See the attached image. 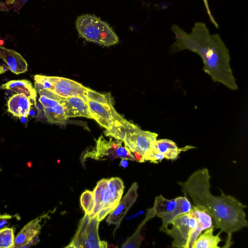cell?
Instances as JSON below:
<instances>
[{
  "label": "cell",
  "instance_id": "1",
  "mask_svg": "<svg viewBox=\"0 0 248 248\" xmlns=\"http://www.w3.org/2000/svg\"><path fill=\"white\" fill-rule=\"evenodd\" d=\"M211 176L207 168L198 170L190 175L185 182H178L182 191L190 198L194 206L205 209L211 217L215 228L227 234L225 245L228 248L233 244L232 234L248 226L244 209L246 205L231 195H225L221 190L220 196L212 195L210 188Z\"/></svg>",
  "mask_w": 248,
  "mask_h": 248
},
{
  "label": "cell",
  "instance_id": "2",
  "mask_svg": "<svg viewBox=\"0 0 248 248\" xmlns=\"http://www.w3.org/2000/svg\"><path fill=\"white\" fill-rule=\"evenodd\" d=\"M171 30L175 41L169 52L187 49L198 54L203 62V70L214 82L222 83L229 89L237 90L238 86L231 69L228 48L218 33L211 34L203 22H195L190 33L176 24Z\"/></svg>",
  "mask_w": 248,
  "mask_h": 248
},
{
  "label": "cell",
  "instance_id": "3",
  "mask_svg": "<svg viewBox=\"0 0 248 248\" xmlns=\"http://www.w3.org/2000/svg\"><path fill=\"white\" fill-rule=\"evenodd\" d=\"M104 133L107 136L122 140L131 153H138L142 156L144 161L152 162L154 145L158 136L157 133L141 130L124 118L112 129L106 130Z\"/></svg>",
  "mask_w": 248,
  "mask_h": 248
},
{
  "label": "cell",
  "instance_id": "4",
  "mask_svg": "<svg viewBox=\"0 0 248 248\" xmlns=\"http://www.w3.org/2000/svg\"><path fill=\"white\" fill-rule=\"evenodd\" d=\"M76 26L80 36L88 41L105 46L114 45L119 42L117 34L109 26L93 15L79 16Z\"/></svg>",
  "mask_w": 248,
  "mask_h": 248
},
{
  "label": "cell",
  "instance_id": "5",
  "mask_svg": "<svg viewBox=\"0 0 248 248\" xmlns=\"http://www.w3.org/2000/svg\"><path fill=\"white\" fill-rule=\"evenodd\" d=\"M95 141V147L84 154V159L89 157L97 160L109 159L112 161L119 157L122 159L135 160L129 148L126 145H122L123 142L122 140H113L111 137L108 141L101 135Z\"/></svg>",
  "mask_w": 248,
  "mask_h": 248
},
{
  "label": "cell",
  "instance_id": "6",
  "mask_svg": "<svg viewBox=\"0 0 248 248\" xmlns=\"http://www.w3.org/2000/svg\"><path fill=\"white\" fill-rule=\"evenodd\" d=\"M171 224V228L165 233L173 238L171 247L191 248L190 240L198 225L196 219L188 212L178 216Z\"/></svg>",
  "mask_w": 248,
  "mask_h": 248
},
{
  "label": "cell",
  "instance_id": "7",
  "mask_svg": "<svg viewBox=\"0 0 248 248\" xmlns=\"http://www.w3.org/2000/svg\"><path fill=\"white\" fill-rule=\"evenodd\" d=\"M99 221L97 215L90 218L85 214L80 221L76 234L66 248H101V242L99 238L98 229Z\"/></svg>",
  "mask_w": 248,
  "mask_h": 248
},
{
  "label": "cell",
  "instance_id": "8",
  "mask_svg": "<svg viewBox=\"0 0 248 248\" xmlns=\"http://www.w3.org/2000/svg\"><path fill=\"white\" fill-rule=\"evenodd\" d=\"M51 87L49 91L61 98L79 97L86 102L85 96L87 88L81 84L65 78L46 76Z\"/></svg>",
  "mask_w": 248,
  "mask_h": 248
},
{
  "label": "cell",
  "instance_id": "9",
  "mask_svg": "<svg viewBox=\"0 0 248 248\" xmlns=\"http://www.w3.org/2000/svg\"><path fill=\"white\" fill-rule=\"evenodd\" d=\"M86 102L93 119L106 130L112 129L122 118L116 111L113 105L103 104L89 99Z\"/></svg>",
  "mask_w": 248,
  "mask_h": 248
},
{
  "label": "cell",
  "instance_id": "10",
  "mask_svg": "<svg viewBox=\"0 0 248 248\" xmlns=\"http://www.w3.org/2000/svg\"><path fill=\"white\" fill-rule=\"evenodd\" d=\"M138 188L137 183H134L122 201L120 202L117 207L109 213L106 221L109 225H115L114 232L119 227L121 221L129 208L136 202L138 196Z\"/></svg>",
  "mask_w": 248,
  "mask_h": 248
},
{
  "label": "cell",
  "instance_id": "11",
  "mask_svg": "<svg viewBox=\"0 0 248 248\" xmlns=\"http://www.w3.org/2000/svg\"><path fill=\"white\" fill-rule=\"evenodd\" d=\"M94 198V207L90 217L97 215L100 222L111 211L109 209V197L108 188V179L99 181L93 191Z\"/></svg>",
  "mask_w": 248,
  "mask_h": 248
},
{
  "label": "cell",
  "instance_id": "12",
  "mask_svg": "<svg viewBox=\"0 0 248 248\" xmlns=\"http://www.w3.org/2000/svg\"><path fill=\"white\" fill-rule=\"evenodd\" d=\"M60 103L64 107L67 117H85L93 119L87 102L79 97L61 98Z\"/></svg>",
  "mask_w": 248,
  "mask_h": 248
},
{
  "label": "cell",
  "instance_id": "13",
  "mask_svg": "<svg viewBox=\"0 0 248 248\" xmlns=\"http://www.w3.org/2000/svg\"><path fill=\"white\" fill-rule=\"evenodd\" d=\"M0 58L6 62L11 72L16 75L24 73L28 70L26 60L13 50L0 46Z\"/></svg>",
  "mask_w": 248,
  "mask_h": 248
},
{
  "label": "cell",
  "instance_id": "14",
  "mask_svg": "<svg viewBox=\"0 0 248 248\" xmlns=\"http://www.w3.org/2000/svg\"><path fill=\"white\" fill-rule=\"evenodd\" d=\"M46 215L39 217L29 222L19 232L15 239L14 248H24L35 236L38 235L41 228L40 222Z\"/></svg>",
  "mask_w": 248,
  "mask_h": 248
},
{
  "label": "cell",
  "instance_id": "15",
  "mask_svg": "<svg viewBox=\"0 0 248 248\" xmlns=\"http://www.w3.org/2000/svg\"><path fill=\"white\" fill-rule=\"evenodd\" d=\"M176 206L172 212L165 214L157 215V217L162 219V225L159 229L160 232H165L168 229L169 224L178 216L190 212L192 208V204L186 197H178L175 198Z\"/></svg>",
  "mask_w": 248,
  "mask_h": 248
},
{
  "label": "cell",
  "instance_id": "16",
  "mask_svg": "<svg viewBox=\"0 0 248 248\" xmlns=\"http://www.w3.org/2000/svg\"><path fill=\"white\" fill-rule=\"evenodd\" d=\"M196 148L189 145L182 148H178L176 143L169 139L156 140L153 148V152L163 154L165 158L168 160L176 159L179 154L183 151Z\"/></svg>",
  "mask_w": 248,
  "mask_h": 248
},
{
  "label": "cell",
  "instance_id": "17",
  "mask_svg": "<svg viewBox=\"0 0 248 248\" xmlns=\"http://www.w3.org/2000/svg\"><path fill=\"white\" fill-rule=\"evenodd\" d=\"M8 111L14 116L28 117L32 105L31 99L23 93L13 94L7 101Z\"/></svg>",
  "mask_w": 248,
  "mask_h": 248
},
{
  "label": "cell",
  "instance_id": "18",
  "mask_svg": "<svg viewBox=\"0 0 248 248\" xmlns=\"http://www.w3.org/2000/svg\"><path fill=\"white\" fill-rule=\"evenodd\" d=\"M189 213L196 219L198 223L197 229L190 240V247L192 248L194 242L202 232L210 228L214 223L210 215L201 207L192 205L191 209Z\"/></svg>",
  "mask_w": 248,
  "mask_h": 248
},
{
  "label": "cell",
  "instance_id": "19",
  "mask_svg": "<svg viewBox=\"0 0 248 248\" xmlns=\"http://www.w3.org/2000/svg\"><path fill=\"white\" fill-rule=\"evenodd\" d=\"M214 228L215 226L213 225L206 229L203 233H201L194 242L192 248H220L218 245L221 241L219 235L222 232L220 231L217 235H214Z\"/></svg>",
  "mask_w": 248,
  "mask_h": 248
},
{
  "label": "cell",
  "instance_id": "20",
  "mask_svg": "<svg viewBox=\"0 0 248 248\" xmlns=\"http://www.w3.org/2000/svg\"><path fill=\"white\" fill-rule=\"evenodd\" d=\"M108 188L109 197V209L111 212L120 202L124 186L120 178L112 177L108 179Z\"/></svg>",
  "mask_w": 248,
  "mask_h": 248
},
{
  "label": "cell",
  "instance_id": "21",
  "mask_svg": "<svg viewBox=\"0 0 248 248\" xmlns=\"http://www.w3.org/2000/svg\"><path fill=\"white\" fill-rule=\"evenodd\" d=\"M43 111L47 121L51 124H64L68 119L64 107L61 104L52 107L43 108Z\"/></svg>",
  "mask_w": 248,
  "mask_h": 248
},
{
  "label": "cell",
  "instance_id": "22",
  "mask_svg": "<svg viewBox=\"0 0 248 248\" xmlns=\"http://www.w3.org/2000/svg\"><path fill=\"white\" fill-rule=\"evenodd\" d=\"M155 214L153 207L148 209L146 211V217L138 227L133 234L122 245V248H139L141 243L142 236L140 234L142 228L144 225L150 219L153 218Z\"/></svg>",
  "mask_w": 248,
  "mask_h": 248
},
{
  "label": "cell",
  "instance_id": "23",
  "mask_svg": "<svg viewBox=\"0 0 248 248\" xmlns=\"http://www.w3.org/2000/svg\"><path fill=\"white\" fill-rule=\"evenodd\" d=\"M176 199H167L162 195L155 198L154 204L153 207L155 215L169 213L173 211L176 208Z\"/></svg>",
  "mask_w": 248,
  "mask_h": 248
},
{
  "label": "cell",
  "instance_id": "24",
  "mask_svg": "<svg viewBox=\"0 0 248 248\" xmlns=\"http://www.w3.org/2000/svg\"><path fill=\"white\" fill-rule=\"evenodd\" d=\"M14 229L7 227L0 229V248H14Z\"/></svg>",
  "mask_w": 248,
  "mask_h": 248
},
{
  "label": "cell",
  "instance_id": "25",
  "mask_svg": "<svg viewBox=\"0 0 248 248\" xmlns=\"http://www.w3.org/2000/svg\"><path fill=\"white\" fill-rule=\"evenodd\" d=\"M80 203L85 214L90 216L93 213L94 207L93 192L88 190L83 192L80 197Z\"/></svg>",
  "mask_w": 248,
  "mask_h": 248
},
{
  "label": "cell",
  "instance_id": "26",
  "mask_svg": "<svg viewBox=\"0 0 248 248\" xmlns=\"http://www.w3.org/2000/svg\"><path fill=\"white\" fill-rule=\"evenodd\" d=\"M85 96L87 99L107 105H113L110 93L106 94H101L87 88Z\"/></svg>",
  "mask_w": 248,
  "mask_h": 248
},
{
  "label": "cell",
  "instance_id": "27",
  "mask_svg": "<svg viewBox=\"0 0 248 248\" xmlns=\"http://www.w3.org/2000/svg\"><path fill=\"white\" fill-rule=\"evenodd\" d=\"M10 90L16 92L17 93H23L26 96L34 101L35 105H36V90L32 87V84L27 85L18 86L11 88Z\"/></svg>",
  "mask_w": 248,
  "mask_h": 248
},
{
  "label": "cell",
  "instance_id": "28",
  "mask_svg": "<svg viewBox=\"0 0 248 248\" xmlns=\"http://www.w3.org/2000/svg\"><path fill=\"white\" fill-rule=\"evenodd\" d=\"M34 85L35 89L38 92L40 95H44L49 98L57 100L59 102L60 101L61 97L58 96L49 90L45 89L43 85L40 83L35 82Z\"/></svg>",
  "mask_w": 248,
  "mask_h": 248
},
{
  "label": "cell",
  "instance_id": "29",
  "mask_svg": "<svg viewBox=\"0 0 248 248\" xmlns=\"http://www.w3.org/2000/svg\"><path fill=\"white\" fill-rule=\"evenodd\" d=\"M30 84H31V83L26 79L11 80L5 84H3L0 88L2 89L8 90L18 86L27 85Z\"/></svg>",
  "mask_w": 248,
  "mask_h": 248
},
{
  "label": "cell",
  "instance_id": "30",
  "mask_svg": "<svg viewBox=\"0 0 248 248\" xmlns=\"http://www.w3.org/2000/svg\"><path fill=\"white\" fill-rule=\"evenodd\" d=\"M38 100L43 108H45L54 107L60 104L57 100L49 98L44 95H40Z\"/></svg>",
  "mask_w": 248,
  "mask_h": 248
},
{
  "label": "cell",
  "instance_id": "31",
  "mask_svg": "<svg viewBox=\"0 0 248 248\" xmlns=\"http://www.w3.org/2000/svg\"><path fill=\"white\" fill-rule=\"evenodd\" d=\"M203 1L204 6H205L206 10V12L209 16V18L210 21L211 22V23L212 24H213L214 25V26H215V27L216 28H218V25L217 23L216 22V21L215 20V18H214L213 15H212V14L211 13V11L210 10V8L209 6V4H208L207 0H203Z\"/></svg>",
  "mask_w": 248,
  "mask_h": 248
},
{
  "label": "cell",
  "instance_id": "32",
  "mask_svg": "<svg viewBox=\"0 0 248 248\" xmlns=\"http://www.w3.org/2000/svg\"><path fill=\"white\" fill-rule=\"evenodd\" d=\"M12 216L7 214L4 215L0 214V228L8 223V220L12 218Z\"/></svg>",
  "mask_w": 248,
  "mask_h": 248
},
{
  "label": "cell",
  "instance_id": "33",
  "mask_svg": "<svg viewBox=\"0 0 248 248\" xmlns=\"http://www.w3.org/2000/svg\"><path fill=\"white\" fill-rule=\"evenodd\" d=\"M39 241L38 235L35 236L27 245L24 248L30 247L31 246L35 245Z\"/></svg>",
  "mask_w": 248,
  "mask_h": 248
},
{
  "label": "cell",
  "instance_id": "34",
  "mask_svg": "<svg viewBox=\"0 0 248 248\" xmlns=\"http://www.w3.org/2000/svg\"><path fill=\"white\" fill-rule=\"evenodd\" d=\"M10 69L9 66L5 65V64H2L0 65V74L5 73L6 71Z\"/></svg>",
  "mask_w": 248,
  "mask_h": 248
},
{
  "label": "cell",
  "instance_id": "35",
  "mask_svg": "<svg viewBox=\"0 0 248 248\" xmlns=\"http://www.w3.org/2000/svg\"><path fill=\"white\" fill-rule=\"evenodd\" d=\"M127 160V159H122V161L120 162V165L124 168L127 167V166L128 165V163Z\"/></svg>",
  "mask_w": 248,
  "mask_h": 248
},
{
  "label": "cell",
  "instance_id": "36",
  "mask_svg": "<svg viewBox=\"0 0 248 248\" xmlns=\"http://www.w3.org/2000/svg\"><path fill=\"white\" fill-rule=\"evenodd\" d=\"M19 118L22 123H27V117L22 116L19 117Z\"/></svg>",
  "mask_w": 248,
  "mask_h": 248
},
{
  "label": "cell",
  "instance_id": "37",
  "mask_svg": "<svg viewBox=\"0 0 248 248\" xmlns=\"http://www.w3.org/2000/svg\"><path fill=\"white\" fill-rule=\"evenodd\" d=\"M29 114L31 115V116L34 117L35 116V112L34 109H30V110L29 111Z\"/></svg>",
  "mask_w": 248,
  "mask_h": 248
}]
</instances>
